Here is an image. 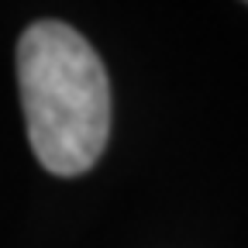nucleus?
<instances>
[{"label": "nucleus", "mask_w": 248, "mask_h": 248, "mask_svg": "<svg viewBox=\"0 0 248 248\" xmlns=\"http://www.w3.org/2000/svg\"><path fill=\"white\" fill-rule=\"evenodd\" d=\"M17 86L38 162L66 179L97 166L110 135V83L97 48L62 21H35L17 42Z\"/></svg>", "instance_id": "1"}]
</instances>
